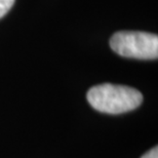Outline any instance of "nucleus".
<instances>
[{"instance_id":"obj_1","label":"nucleus","mask_w":158,"mask_h":158,"mask_svg":"<svg viewBox=\"0 0 158 158\" xmlns=\"http://www.w3.org/2000/svg\"><path fill=\"white\" fill-rule=\"evenodd\" d=\"M87 101L99 112L122 114L137 109L143 102V94L125 85L103 83L87 91Z\"/></svg>"},{"instance_id":"obj_2","label":"nucleus","mask_w":158,"mask_h":158,"mask_svg":"<svg viewBox=\"0 0 158 158\" xmlns=\"http://www.w3.org/2000/svg\"><path fill=\"white\" fill-rule=\"evenodd\" d=\"M113 52L124 58L156 60L158 56V36L140 31H119L110 39Z\"/></svg>"},{"instance_id":"obj_3","label":"nucleus","mask_w":158,"mask_h":158,"mask_svg":"<svg viewBox=\"0 0 158 158\" xmlns=\"http://www.w3.org/2000/svg\"><path fill=\"white\" fill-rule=\"evenodd\" d=\"M15 0H0V19L3 18L10 10Z\"/></svg>"},{"instance_id":"obj_4","label":"nucleus","mask_w":158,"mask_h":158,"mask_svg":"<svg viewBox=\"0 0 158 158\" xmlns=\"http://www.w3.org/2000/svg\"><path fill=\"white\" fill-rule=\"evenodd\" d=\"M141 158H158V148L157 147L152 148L149 152L144 154Z\"/></svg>"}]
</instances>
